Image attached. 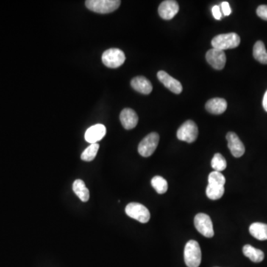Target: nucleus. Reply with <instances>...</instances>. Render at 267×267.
<instances>
[{"label":"nucleus","mask_w":267,"mask_h":267,"mask_svg":"<svg viewBox=\"0 0 267 267\" xmlns=\"http://www.w3.org/2000/svg\"><path fill=\"white\" fill-rule=\"evenodd\" d=\"M240 38L236 33H228L217 35L212 40L213 48L221 50L232 49L235 48L240 45Z\"/></svg>","instance_id":"nucleus-1"},{"label":"nucleus","mask_w":267,"mask_h":267,"mask_svg":"<svg viewBox=\"0 0 267 267\" xmlns=\"http://www.w3.org/2000/svg\"><path fill=\"white\" fill-rule=\"evenodd\" d=\"M201 247L196 240H191L187 242L184 249V260L188 267H198L201 265Z\"/></svg>","instance_id":"nucleus-2"},{"label":"nucleus","mask_w":267,"mask_h":267,"mask_svg":"<svg viewBox=\"0 0 267 267\" xmlns=\"http://www.w3.org/2000/svg\"><path fill=\"white\" fill-rule=\"evenodd\" d=\"M120 3V0H87L85 6L96 13L109 14L116 11Z\"/></svg>","instance_id":"nucleus-3"},{"label":"nucleus","mask_w":267,"mask_h":267,"mask_svg":"<svg viewBox=\"0 0 267 267\" xmlns=\"http://www.w3.org/2000/svg\"><path fill=\"white\" fill-rule=\"evenodd\" d=\"M126 60V56L123 51L118 48H110L103 54L102 61L108 68H117L121 66Z\"/></svg>","instance_id":"nucleus-4"},{"label":"nucleus","mask_w":267,"mask_h":267,"mask_svg":"<svg viewBox=\"0 0 267 267\" xmlns=\"http://www.w3.org/2000/svg\"><path fill=\"white\" fill-rule=\"evenodd\" d=\"M125 211L128 216L142 223L148 222L151 217L147 208L138 203H130L126 206Z\"/></svg>","instance_id":"nucleus-5"},{"label":"nucleus","mask_w":267,"mask_h":267,"mask_svg":"<svg viewBox=\"0 0 267 267\" xmlns=\"http://www.w3.org/2000/svg\"><path fill=\"white\" fill-rule=\"evenodd\" d=\"M198 129L196 123L193 120H187L178 129L177 137L181 141L191 143L198 138Z\"/></svg>","instance_id":"nucleus-6"},{"label":"nucleus","mask_w":267,"mask_h":267,"mask_svg":"<svg viewBox=\"0 0 267 267\" xmlns=\"http://www.w3.org/2000/svg\"><path fill=\"white\" fill-rule=\"evenodd\" d=\"M160 137L156 132L148 134L140 142L138 146V152L144 157H150L158 146Z\"/></svg>","instance_id":"nucleus-7"},{"label":"nucleus","mask_w":267,"mask_h":267,"mask_svg":"<svg viewBox=\"0 0 267 267\" xmlns=\"http://www.w3.org/2000/svg\"><path fill=\"white\" fill-rule=\"evenodd\" d=\"M194 223L197 230L204 236L212 237L215 235L212 220L207 214H198L195 216Z\"/></svg>","instance_id":"nucleus-8"},{"label":"nucleus","mask_w":267,"mask_h":267,"mask_svg":"<svg viewBox=\"0 0 267 267\" xmlns=\"http://www.w3.org/2000/svg\"><path fill=\"white\" fill-rule=\"evenodd\" d=\"M206 59L208 63L216 70H222L226 62V54L221 50L212 48L207 51Z\"/></svg>","instance_id":"nucleus-9"},{"label":"nucleus","mask_w":267,"mask_h":267,"mask_svg":"<svg viewBox=\"0 0 267 267\" xmlns=\"http://www.w3.org/2000/svg\"><path fill=\"white\" fill-rule=\"evenodd\" d=\"M179 12V5L174 0L163 1L158 8L160 17L165 20H170L174 18Z\"/></svg>","instance_id":"nucleus-10"},{"label":"nucleus","mask_w":267,"mask_h":267,"mask_svg":"<svg viewBox=\"0 0 267 267\" xmlns=\"http://www.w3.org/2000/svg\"><path fill=\"white\" fill-rule=\"evenodd\" d=\"M228 148L235 157H240L245 153V146L235 132H229L226 134Z\"/></svg>","instance_id":"nucleus-11"},{"label":"nucleus","mask_w":267,"mask_h":267,"mask_svg":"<svg viewBox=\"0 0 267 267\" xmlns=\"http://www.w3.org/2000/svg\"><path fill=\"white\" fill-rule=\"evenodd\" d=\"M157 78L163 84L165 88L169 89L173 93L179 95L182 92V84L177 79H174L165 71H160L157 73Z\"/></svg>","instance_id":"nucleus-12"},{"label":"nucleus","mask_w":267,"mask_h":267,"mask_svg":"<svg viewBox=\"0 0 267 267\" xmlns=\"http://www.w3.org/2000/svg\"><path fill=\"white\" fill-rule=\"evenodd\" d=\"M106 134V126L103 124H96L87 129L85 134V139L88 143L94 144L102 140Z\"/></svg>","instance_id":"nucleus-13"},{"label":"nucleus","mask_w":267,"mask_h":267,"mask_svg":"<svg viewBox=\"0 0 267 267\" xmlns=\"http://www.w3.org/2000/svg\"><path fill=\"white\" fill-rule=\"evenodd\" d=\"M120 120L124 129L127 130L134 129L138 123V116L132 109H124L120 115Z\"/></svg>","instance_id":"nucleus-14"},{"label":"nucleus","mask_w":267,"mask_h":267,"mask_svg":"<svg viewBox=\"0 0 267 267\" xmlns=\"http://www.w3.org/2000/svg\"><path fill=\"white\" fill-rule=\"evenodd\" d=\"M227 109V102L223 98H212L206 104V109L212 115H221Z\"/></svg>","instance_id":"nucleus-15"},{"label":"nucleus","mask_w":267,"mask_h":267,"mask_svg":"<svg viewBox=\"0 0 267 267\" xmlns=\"http://www.w3.org/2000/svg\"><path fill=\"white\" fill-rule=\"evenodd\" d=\"M131 85L134 90L143 95H149L152 91L151 82L145 76H138L133 78L131 81Z\"/></svg>","instance_id":"nucleus-16"},{"label":"nucleus","mask_w":267,"mask_h":267,"mask_svg":"<svg viewBox=\"0 0 267 267\" xmlns=\"http://www.w3.org/2000/svg\"><path fill=\"white\" fill-rule=\"evenodd\" d=\"M243 252L246 257L250 259L254 263H260L264 259V253L263 251L256 249L251 245H245L243 247Z\"/></svg>","instance_id":"nucleus-17"},{"label":"nucleus","mask_w":267,"mask_h":267,"mask_svg":"<svg viewBox=\"0 0 267 267\" xmlns=\"http://www.w3.org/2000/svg\"><path fill=\"white\" fill-rule=\"evenodd\" d=\"M73 191L82 202H87L90 198L89 190L82 180H76L74 181L73 184Z\"/></svg>","instance_id":"nucleus-18"},{"label":"nucleus","mask_w":267,"mask_h":267,"mask_svg":"<svg viewBox=\"0 0 267 267\" xmlns=\"http://www.w3.org/2000/svg\"><path fill=\"white\" fill-rule=\"evenodd\" d=\"M249 232L257 240H266L267 224L263 223H253L249 226Z\"/></svg>","instance_id":"nucleus-19"},{"label":"nucleus","mask_w":267,"mask_h":267,"mask_svg":"<svg viewBox=\"0 0 267 267\" xmlns=\"http://www.w3.org/2000/svg\"><path fill=\"white\" fill-rule=\"evenodd\" d=\"M253 57L260 63L267 64V51L263 42H256L253 48Z\"/></svg>","instance_id":"nucleus-20"},{"label":"nucleus","mask_w":267,"mask_h":267,"mask_svg":"<svg viewBox=\"0 0 267 267\" xmlns=\"http://www.w3.org/2000/svg\"><path fill=\"white\" fill-rule=\"evenodd\" d=\"M224 192V186L209 184L206 193L209 199L216 201L222 198Z\"/></svg>","instance_id":"nucleus-21"},{"label":"nucleus","mask_w":267,"mask_h":267,"mask_svg":"<svg viewBox=\"0 0 267 267\" xmlns=\"http://www.w3.org/2000/svg\"><path fill=\"white\" fill-rule=\"evenodd\" d=\"M151 186L160 195L166 193L168 190V183L161 176H154L151 179Z\"/></svg>","instance_id":"nucleus-22"},{"label":"nucleus","mask_w":267,"mask_h":267,"mask_svg":"<svg viewBox=\"0 0 267 267\" xmlns=\"http://www.w3.org/2000/svg\"><path fill=\"white\" fill-rule=\"evenodd\" d=\"M99 148L100 146L98 143L91 144V146H89L81 154V159L84 161H92L96 157Z\"/></svg>","instance_id":"nucleus-23"},{"label":"nucleus","mask_w":267,"mask_h":267,"mask_svg":"<svg viewBox=\"0 0 267 267\" xmlns=\"http://www.w3.org/2000/svg\"><path fill=\"white\" fill-rule=\"evenodd\" d=\"M211 165L215 171H219V172L226 169V166H227L226 159L220 153H217L214 155Z\"/></svg>","instance_id":"nucleus-24"},{"label":"nucleus","mask_w":267,"mask_h":267,"mask_svg":"<svg viewBox=\"0 0 267 267\" xmlns=\"http://www.w3.org/2000/svg\"><path fill=\"white\" fill-rule=\"evenodd\" d=\"M208 181L210 184L224 186L226 184V178L219 171H214L209 174Z\"/></svg>","instance_id":"nucleus-25"},{"label":"nucleus","mask_w":267,"mask_h":267,"mask_svg":"<svg viewBox=\"0 0 267 267\" xmlns=\"http://www.w3.org/2000/svg\"><path fill=\"white\" fill-rule=\"evenodd\" d=\"M256 12H257V15L260 18L267 21V6L263 5V6H259Z\"/></svg>","instance_id":"nucleus-26"},{"label":"nucleus","mask_w":267,"mask_h":267,"mask_svg":"<svg viewBox=\"0 0 267 267\" xmlns=\"http://www.w3.org/2000/svg\"><path fill=\"white\" fill-rule=\"evenodd\" d=\"M212 14H213V17L215 20H220L222 18V14H221L219 6H213V8H212Z\"/></svg>","instance_id":"nucleus-27"},{"label":"nucleus","mask_w":267,"mask_h":267,"mask_svg":"<svg viewBox=\"0 0 267 267\" xmlns=\"http://www.w3.org/2000/svg\"><path fill=\"white\" fill-rule=\"evenodd\" d=\"M221 10H222L223 15L225 16H229L232 13L230 6H229V3L227 2H223L221 4Z\"/></svg>","instance_id":"nucleus-28"},{"label":"nucleus","mask_w":267,"mask_h":267,"mask_svg":"<svg viewBox=\"0 0 267 267\" xmlns=\"http://www.w3.org/2000/svg\"><path fill=\"white\" fill-rule=\"evenodd\" d=\"M263 107L264 110L267 112V90L265 92L264 96H263Z\"/></svg>","instance_id":"nucleus-29"}]
</instances>
